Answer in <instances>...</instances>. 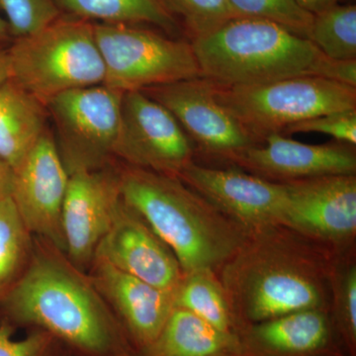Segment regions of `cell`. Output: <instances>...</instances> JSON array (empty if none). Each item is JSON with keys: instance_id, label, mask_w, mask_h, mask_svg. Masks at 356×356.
I'll list each match as a JSON object with an SVG mask.
<instances>
[{"instance_id": "obj_8", "label": "cell", "mask_w": 356, "mask_h": 356, "mask_svg": "<svg viewBox=\"0 0 356 356\" xmlns=\"http://www.w3.org/2000/svg\"><path fill=\"white\" fill-rule=\"evenodd\" d=\"M123 91L105 84L65 91L47 103L56 145L69 175L114 163Z\"/></svg>"}, {"instance_id": "obj_16", "label": "cell", "mask_w": 356, "mask_h": 356, "mask_svg": "<svg viewBox=\"0 0 356 356\" xmlns=\"http://www.w3.org/2000/svg\"><path fill=\"white\" fill-rule=\"evenodd\" d=\"M233 166L276 184L327 175H355L356 149L337 140L303 144L275 133L266 137L261 146L238 156Z\"/></svg>"}, {"instance_id": "obj_26", "label": "cell", "mask_w": 356, "mask_h": 356, "mask_svg": "<svg viewBox=\"0 0 356 356\" xmlns=\"http://www.w3.org/2000/svg\"><path fill=\"white\" fill-rule=\"evenodd\" d=\"M191 40L205 36L234 17L227 0H159Z\"/></svg>"}, {"instance_id": "obj_10", "label": "cell", "mask_w": 356, "mask_h": 356, "mask_svg": "<svg viewBox=\"0 0 356 356\" xmlns=\"http://www.w3.org/2000/svg\"><path fill=\"white\" fill-rule=\"evenodd\" d=\"M195 147L175 116L143 91L124 92L113 149L125 165L179 177Z\"/></svg>"}, {"instance_id": "obj_21", "label": "cell", "mask_w": 356, "mask_h": 356, "mask_svg": "<svg viewBox=\"0 0 356 356\" xmlns=\"http://www.w3.org/2000/svg\"><path fill=\"white\" fill-rule=\"evenodd\" d=\"M62 14L106 24L147 23L177 38L181 26L159 0H56Z\"/></svg>"}, {"instance_id": "obj_11", "label": "cell", "mask_w": 356, "mask_h": 356, "mask_svg": "<svg viewBox=\"0 0 356 356\" xmlns=\"http://www.w3.org/2000/svg\"><path fill=\"white\" fill-rule=\"evenodd\" d=\"M284 184L283 226L343 254L356 248V175H327Z\"/></svg>"}, {"instance_id": "obj_22", "label": "cell", "mask_w": 356, "mask_h": 356, "mask_svg": "<svg viewBox=\"0 0 356 356\" xmlns=\"http://www.w3.org/2000/svg\"><path fill=\"white\" fill-rule=\"evenodd\" d=\"M172 297L175 308L191 312L220 331L236 334L228 296L216 273L199 270L184 274Z\"/></svg>"}, {"instance_id": "obj_32", "label": "cell", "mask_w": 356, "mask_h": 356, "mask_svg": "<svg viewBox=\"0 0 356 356\" xmlns=\"http://www.w3.org/2000/svg\"><path fill=\"white\" fill-rule=\"evenodd\" d=\"M294 1L312 15L324 13L339 3V0H294Z\"/></svg>"}, {"instance_id": "obj_25", "label": "cell", "mask_w": 356, "mask_h": 356, "mask_svg": "<svg viewBox=\"0 0 356 356\" xmlns=\"http://www.w3.org/2000/svg\"><path fill=\"white\" fill-rule=\"evenodd\" d=\"M309 40L330 60H356L355 4L339 3L314 15Z\"/></svg>"}, {"instance_id": "obj_27", "label": "cell", "mask_w": 356, "mask_h": 356, "mask_svg": "<svg viewBox=\"0 0 356 356\" xmlns=\"http://www.w3.org/2000/svg\"><path fill=\"white\" fill-rule=\"evenodd\" d=\"M234 17L257 18L277 23L309 40L314 15L294 0H227Z\"/></svg>"}, {"instance_id": "obj_28", "label": "cell", "mask_w": 356, "mask_h": 356, "mask_svg": "<svg viewBox=\"0 0 356 356\" xmlns=\"http://www.w3.org/2000/svg\"><path fill=\"white\" fill-rule=\"evenodd\" d=\"M0 11L13 40L39 31L62 15L56 0H0Z\"/></svg>"}, {"instance_id": "obj_9", "label": "cell", "mask_w": 356, "mask_h": 356, "mask_svg": "<svg viewBox=\"0 0 356 356\" xmlns=\"http://www.w3.org/2000/svg\"><path fill=\"white\" fill-rule=\"evenodd\" d=\"M177 119L195 153L233 165L252 147L261 146L217 99L214 83L205 77L143 89Z\"/></svg>"}, {"instance_id": "obj_13", "label": "cell", "mask_w": 356, "mask_h": 356, "mask_svg": "<svg viewBox=\"0 0 356 356\" xmlns=\"http://www.w3.org/2000/svg\"><path fill=\"white\" fill-rule=\"evenodd\" d=\"M116 163L70 175L62 212L65 250L72 264L88 273L111 225L120 200Z\"/></svg>"}, {"instance_id": "obj_2", "label": "cell", "mask_w": 356, "mask_h": 356, "mask_svg": "<svg viewBox=\"0 0 356 356\" xmlns=\"http://www.w3.org/2000/svg\"><path fill=\"white\" fill-rule=\"evenodd\" d=\"M0 321L49 332L74 356H139L88 273L40 236L27 273L0 303Z\"/></svg>"}, {"instance_id": "obj_24", "label": "cell", "mask_w": 356, "mask_h": 356, "mask_svg": "<svg viewBox=\"0 0 356 356\" xmlns=\"http://www.w3.org/2000/svg\"><path fill=\"white\" fill-rule=\"evenodd\" d=\"M329 285L332 325L346 355L356 356V248L334 257Z\"/></svg>"}, {"instance_id": "obj_1", "label": "cell", "mask_w": 356, "mask_h": 356, "mask_svg": "<svg viewBox=\"0 0 356 356\" xmlns=\"http://www.w3.org/2000/svg\"><path fill=\"white\" fill-rule=\"evenodd\" d=\"M337 254L282 226L248 233L218 273L236 324L248 325L307 310L330 311V271Z\"/></svg>"}, {"instance_id": "obj_5", "label": "cell", "mask_w": 356, "mask_h": 356, "mask_svg": "<svg viewBox=\"0 0 356 356\" xmlns=\"http://www.w3.org/2000/svg\"><path fill=\"white\" fill-rule=\"evenodd\" d=\"M7 53L9 79L46 105L65 91L104 83V64L89 21L62 14L39 31L13 40Z\"/></svg>"}, {"instance_id": "obj_12", "label": "cell", "mask_w": 356, "mask_h": 356, "mask_svg": "<svg viewBox=\"0 0 356 356\" xmlns=\"http://www.w3.org/2000/svg\"><path fill=\"white\" fill-rule=\"evenodd\" d=\"M211 205L248 232L282 225L286 195L283 184L240 170L189 163L179 177Z\"/></svg>"}, {"instance_id": "obj_4", "label": "cell", "mask_w": 356, "mask_h": 356, "mask_svg": "<svg viewBox=\"0 0 356 356\" xmlns=\"http://www.w3.org/2000/svg\"><path fill=\"white\" fill-rule=\"evenodd\" d=\"M191 42L201 76L221 86L323 76L356 88V60H330L310 40L271 21L232 18Z\"/></svg>"}, {"instance_id": "obj_15", "label": "cell", "mask_w": 356, "mask_h": 356, "mask_svg": "<svg viewBox=\"0 0 356 356\" xmlns=\"http://www.w3.org/2000/svg\"><path fill=\"white\" fill-rule=\"evenodd\" d=\"M95 257L170 294L184 277L172 250L122 198Z\"/></svg>"}, {"instance_id": "obj_34", "label": "cell", "mask_w": 356, "mask_h": 356, "mask_svg": "<svg viewBox=\"0 0 356 356\" xmlns=\"http://www.w3.org/2000/svg\"><path fill=\"white\" fill-rule=\"evenodd\" d=\"M7 42H13V38H11L10 31L6 19L0 15V44L7 43Z\"/></svg>"}, {"instance_id": "obj_18", "label": "cell", "mask_w": 356, "mask_h": 356, "mask_svg": "<svg viewBox=\"0 0 356 356\" xmlns=\"http://www.w3.org/2000/svg\"><path fill=\"white\" fill-rule=\"evenodd\" d=\"M242 356H346L330 313L307 310L248 325L238 334Z\"/></svg>"}, {"instance_id": "obj_35", "label": "cell", "mask_w": 356, "mask_h": 356, "mask_svg": "<svg viewBox=\"0 0 356 356\" xmlns=\"http://www.w3.org/2000/svg\"><path fill=\"white\" fill-rule=\"evenodd\" d=\"M339 2H343L344 4H353L355 0H339Z\"/></svg>"}, {"instance_id": "obj_23", "label": "cell", "mask_w": 356, "mask_h": 356, "mask_svg": "<svg viewBox=\"0 0 356 356\" xmlns=\"http://www.w3.org/2000/svg\"><path fill=\"white\" fill-rule=\"evenodd\" d=\"M35 236L13 199L0 200V303L27 273L34 254Z\"/></svg>"}, {"instance_id": "obj_29", "label": "cell", "mask_w": 356, "mask_h": 356, "mask_svg": "<svg viewBox=\"0 0 356 356\" xmlns=\"http://www.w3.org/2000/svg\"><path fill=\"white\" fill-rule=\"evenodd\" d=\"M16 329L0 321V356H74L58 339L42 330H28L22 339H15Z\"/></svg>"}, {"instance_id": "obj_3", "label": "cell", "mask_w": 356, "mask_h": 356, "mask_svg": "<svg viewBox=\"0 0 356 356\" xmlns=\"http://www.w3.org/2000/svg\"><path fill=\"white\" fill-rule=\"evenodd\" d=\"M124 202L172 250L184 274L219 273L250 232L222 214L180 178L116 163Z\"/></svg>"}, {"instance_id": "obj_30", "label": "cell", "mask_w": 356, "mask_h": 356, "mask_svg": "<svg viewBox=\"0 0 356 356\" xmlns=\"http://www.w3.org/2000/svg\"><path fill=\"white\" fill-rule=\"evenodd\" d=\"M318 133L356 146V109L320 115L289 126L282 134Z\"/></svg>"}, {"instance_id": "obj_20", "label": "cell", "mask_w": 356, "mask_h": 356, "mask_svg": "<svg viewBox=\"0 0 356 356\" xmlns=\"http://www.w3.org/2000/svg\"><path fill=\"white\" fill-rule=\"evenodd\" d=\"M139 356H242V346L236 334L175 308L156 341Z\"/></svg>"}, {"instance_id": "obj_7", "label": "cell", "mask_w": 356, "mask_h": 356, "mask_svg": "<svg viewBox=\"0 0 356 356\" xmlns=\"http://www.w3.org/2000/svg\"><path fill=\"white\" fill-rule=\"evenodd\" d=\"M105 67V86L143 90L201 76L191 41L131 24L93 23Z\"/></svg>"}, {"instance_id": "obj_31", "label": "cell", "mask_w": 356, "mask_h": 356, "mask_svg": "<svg viewBox=\"0 0 356 356\" xmlns=\"http://www.w3.org/2000/svg\"><path fill=\"white\" fill-rule=\"evenodd\" d=\"M14 186V170L0 156V200L13 195Z\"/></svg>"}, {"instance_id": "obj_14", "label": "cell", "mask_w": 356, "mask_h": 356, "mask_svg": "<svg viewBox=\"0 0 356 356\" xmlns=\"http://www.w3.org/2000/svg\"><path fill=\"white\" fill-rule=\"evenodd\" d=\"M69 178L48 128L14 172L11 195L33 235L48 240L63 252L62 212Z\"/></svg>"}, {"instance_id": "obj_19", "label": "cell", "mask_w": 356, "mask_h": 356, "mask_svg": "<svg viewBox=\"0 0 356 356\" xmlns=\"http://www.w3.org/2000/svg\"><path fill=\"white\" fill-rule=\"evenodd\" d=\"M47 105L8 79L0 84V156L19 168L48 129Z\"/></svg>"}, {"instance_id": "obj_33", "label": "cell", "mask_w": 356, "mask_h": 356, "mask_svg": "<svg viewBox=\"0 0 356 356\" xmlns=\"http://www.w3.org/2000/svg\"><path fill=\"white\" fill-rule=\"evenodd\" d=\"M10 76L9 70L8 53L4 49L0 48V84L3 83Z\"/></svg>"}, {"instance_id": "obj_6", "label": "cell", "mask_w": 356, "mask_h": 356, "mask_svg": "<svg viewBox=\"0 0 356 356\" xmlns=\"http://www.w3.org/2000/svg\"><path fill=\"white\" fill-rule=\"evenodd\" d=\"M214 88L219 102L259 145L271 134H282L299 122L356 109L355 86L323 76L289 77L252 86L214 83Z\"/></svg>"}, {"instance_id": "obj_17", "label": "cell", "mask_w": 356, "mask_h": 356, "mask_svg": "<svg viewBox=\"0 0 356 356\" xmlns=\"http://www.w3.org/2000/svg\"><path fill=\"white\" fill-rule=\"evenodd\" d=\"M138 355L161 334L175 309L172 294L95 257L88 271Z\"/></svg>"}]
</instances>
